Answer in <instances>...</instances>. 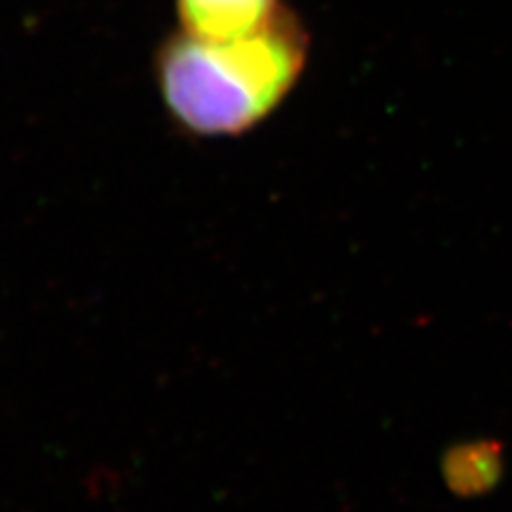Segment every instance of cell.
I'll return each instance as SVG.
<instances>
[{"mask_svg": "<svg viewBox=\"0 0 512 512\" xmlns=\"http://www.w3.org/2000/svg\"><path fill=\"white\" fill-rule=\"evenodd\" d=\"M442 472L448 489L461 498L489 493L504 472L502 446L498 442H463L448 448Z\"/></svg>", "mask_w": 512, "mask_h": 512, "instance_id": "3", "label": "cell"}, {"mask_svg": "<svg viewBox=\"0 0 512 512\" xmlns=\"http://www.w3.org/2000/svg\"><path fill=\"white\" fill-rule=\"evenodd\" d=\"M306 58V30L282 9L269 26L242 39L212 41L182 30L158 50L156 79L169 114L188 133L233 137L286 99Z\"/></svg>", "mask_w": 512, "mask_h": 512, "instance_id": "1", "label": "cell"}, {"mask_svg": "<svg viewBox=\"0 0 512 512\" xmlns=\"http://www.w3.org/2000/svg\"><path fill=\"white\" fill-rule=\"evenodd\" d=\"M175 7L184 32L212 41L254 35L282 11L278 0H175Z\"/></svg>", "mask_w": 512, "mask_h": 512, "instance_id": "2", "label": "cell"}]
</instances>
